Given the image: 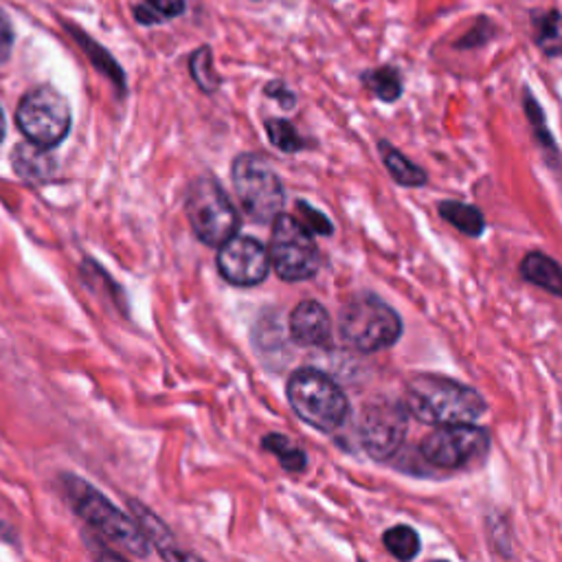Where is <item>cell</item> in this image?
Here are the masks:
<instances>
[{
    "mask_svg": "<svg viewBox=\"0 0 562 562\" xmlns=\"http://www.w3.org/2000/svg\"><path fill=\"white\" fill-rule=\"evenodd\" d=\"M405 405L418 422L431 426L475 422L488 411L486 398L477 389L437 373L413 376L407 385Z\"/></svg>",
    "mask_w": 562,
    "mask_h": 562,
    "instance_id": "6da1fadb",
    "label": "cell"
},
{
    "mask_svg": "<svg viewBox=\"0 0 562 562\" xmlns=\"http://www.w3.org/2000/svg\"><path fill=\"white\" fill-rule=\"evenodd\" d=\"M64 493H66V499L73 506L75 514L86 525L98 529L113 545L122 547L126 553L137 555V558H145L150 553L148 538L141 532L139 523H135L119 508H115L100 490H95L90 484H86L84 480H79L75 475H66Z\"/></svg>",
    "mask_w": 562,
    "mask_h": 562,
    "instance_id": "7a4b0ae2",
    "label": "cell"
},
{
    "mask_svg": "<svg viewBox=\"0 0 562 562\" xmlns=\"http://www.w3.org/2000/svg\"><path fill=\"white\" fill-rule=\"evenodd\" d=\"M339 330L347 347L362 354H376L400 341L403 319L381 297L360 293L341 308Z\"/></svg>",
    "mask_w": 562,
    "mask_h": 562,
    "instance_id": "3957f363",
    "label": "cell"
},
{
    "mask_svg": "<svg viewBox=\"0 0 562 562\" xmlns=\"http://www.w3.org/2000/svg\"><path fill=\"white\" fill-rule=\"evenodd\" d=\"M289 403L308 426L321 433H336L349 418V403L328 373L302 367L289 379Z\"/></svg>",
    "mask_w": 562,
    "mask_h": 562,
    "instance_id": "277c9868",
    "label": "cell"
},
{
    "mask_svg": "<svg viewBox=\"0 0 562 562\" xmlns=\"http://www.w3.org/2000/svg\"><path fill=\"white\" fill-rule=\"evenodd\" d=\"M231 178L242 209L257 222H272L286 205V192L272 165L259 154H240Z\"/></svg>",
    "mask_w": 562,
    "mask_h": 562,
    "instance_id": "5b68a950",
    "label": "cell"
},
{
    "mask_svg": "<svg viewBox=\"0 0 562 562\" xmlns=\"http://www.w3.org/2000/svg\"><path fill=\"white\" fill-rule=\"evenodd\" d=\"M184 212L196 238L207 246H222L240 229L238 209L222 190V184L212 176H203L192 182L184 199Z\"/></svg>",
    "mask_w": 562,
    "mask_h": 562,
    "instance_id": "8992f818",
    "label": "cell"
},
{
    "mask_svg": "<svg viewBox=\"0 0 562 562\" xmlns=\"http://www.w3.org/2000/svg\"><path fill=\"white\" fill-rule=\"evenodd\" d=\"M268 255L272 270L284 281H308L323 264L312 233L289 214H279L272 220Z\"/></svg>",
    "mask_w": 562,
    "mask_h": 562,
    "instance_id": "52a82bcc",
    "label": "cell"
},
{
    "mask_svg": "<svg viewBox=\"0 0 562 562\" xmlns=\"http://www.w3.org/2000/svg\"><path fill=\"white\" fill-rule=\"evenodd\" d=\"M490 452V433L473 422L437 426L420 444V455L439 471H463L482 463Z\"/></svg>",
    "mask_w": 562,
    "mask_h": 562,
    "instance_id": "ba28073f",
    "label": "cell"
},
{
    "mask_svg": "<svg viewBox=\"0 0 562 562\" xmlns=\"http://www.w3.org/2000/svg\"><path fill=\"white\" fill-rule=\"evenodd\" d=\"M16 124L27 141L51 150L60 145L71 130V106L53 86H38L21 100Z\"/></svg>",
    "mask_w": 562,
    "mask_h": 562,
    "instance_id": "9c48e42d",
    "label": "cell"
},
{
    "mask_svg": "<svg viewBox=\"0 0 562 562\" xmlns=\"http://www.w3.org/2000/svg\"><path fill=\"white\" fill-rule=\"evenodd\" d=\"M409 409L400 400L392 398H373L360 411L358 437L365 452L376 459L387 461L394 457L409 431Z\"/></svg>",
    "mask_w": 562,
    "mask_h": 562,
    "instance_id": "30bf717a",
    "label": "cell"
},
{
    "mask_svg": "<svg viewBox=\"0 0 562 562\" xmlns=\"http://www.w3.org/2000/svg\"><path fill=\"white\" fill-rule=\"evenodd\" d=\"M218 270L231 286H259L270 272V255L259 240L235 233L218 251Z\"/></svg>",
    "mask_w": 562,
    "mask_h": 562,
    "instance_id": "8fae6325",
    "label": "cell"
},
{
    "mask_svg": "<svg viewBox=\"0 0 562 562\" xmlns=\"http://www.w3.org/2000/svg\"><path fill=\"white\" fill-rule=\"evenodd\" d=\"M289 332L302 347H325L332 343V317L319 302L304 299L291 312Z\"/></svg>",
    "mask_w": 562,
    "mask_h": 562,
    "instance_id": "7c38bea8",
    "label": "cell"
},
{
    "mask_svg": "<svg viewBox=\"0 0 562 562\" xmlns=\"http://www.w3.org/2000/svg\"><path fill=\"white\" fill-rule=\"evenodd\" d=\"M532 40L534 47L545 58H562V12L551 10H529Z\"/></svg>",
    "mask_w": 562,
    "mask_h": 562,
    "instance_id": "4fadbf2b",
    "label": "cell"
},
{
    "mask_svg": "<svg viewBox=\"0 0 562 562\" xmlns=\"http://www.w3.org/2000/svg\"><path fill=\"white\" fill-rule=\"evenodd\" d=\"M521 277L549 295L562 299V266L545 253H527L521 261Z\"/></svg>",
    "mask_w": 562,
    "mask_h": 562,
    "instance_id": "5bb4252c",
    "label": "cell"
},
{
    "mask_svg": "<svg viewBox=\"0 0 562 562\" xmlns=\"http://www.w3.org/2000/svg\"><path fill=\"white\" fill-rule=\"evenodd\" d=\"M360 84L371 92L373 98L385 102V104H396L403 92H405V79L400 68L385 64L376 68H367L360 73Z\"/></svg>",
    "mask_w": 562,
    "mask_h": 562,
    "instance_id": "9a60e30c",
    "label": "cell"
},
{
    "mask_svg": "<svg viewBox=\"0 0 562 562\" xmlns=\"http://www.w3.org/2000/svg\"><path fill=\"white\" fill-rule=\"evenodd\" d=\"M14 169L27 178V180H47L55 171V161L49 154V148H42L38 143H21L14 154Z\"/></svg>",
    "mask_w": 562,
    "mask_h": 562,
    "instance_id": "2e32d148",
    "label": "cell"
},
{
    "mask_svg": "<svg viewBox=\"0 0 562 562\" xmlns=\"http://www.w3.org/2000/svg\"><path fill=\"white\" fill-rule=\"evenodd\" d=\"M379 154H381V158H383L387 171L392 174V178H394L398 184H403V187H422V184H426V180H429L426 171H424L420 165L411 163V161H409L400 150H396L387 139H381V141H379Z\"/></svg>",
    "mask_w": 562,
    "mask_h": 562,
    "instance_id": "e0dca14e",
    "label": "cell"
},
{
    "mask_svg": "<svg viewBox=\"0 0 562 562\" xmlns=\"http://www.w3.org/2000/svg\"><path fill=\"white\" fill-rule=\"evenodd\" d=\"M68 34H73V38L77 40V44L84 49V53L90 58L92 66H95L102 75H106L119 90H126V75L122 71V66L115 62V58L100 47L90 36H86L84 31H79L75 25H66Z\"/></svg>",
    "mask_w": 562,
    "mask_h": 562,
    "instance_id": "ac0fdd59",
    "label": "cell"
},
{
    "mask_svg": "<svg viewBox=\"0 0 562 562\" xmlns=\"http://www.w3.org/2000/svg\"><path fill=\"white\" fill-rule=\"evenodd\" d=\"M261 448L268 450L270 455H274L286 473H293V475L306 473L308 452L299 444H295L291 437L281 435V433H268L261 439Z\"/></svg>",
    "mask_w": 562,
    "mask_h": 562,
    "instance_id": "d6986e66",
    "label": "cell"
},
{
    "mask_svg": "<svg viewBox=\"0 0 562 562\" xmlns=\"http://www.w3.org/2000/svg\"><path fill=\"white\" fill-rule=\"evenodd\" d=\"M439 216L452 225L457 231H461L468 238H482L486 231V218L484 214L473 207V205H465L459 201H442L439 203Z\"/></svg>",
    "mask_w": 562,
    "mask_h": 562,
    "instance_id": "ffe728a7",
    "label": "cell"
},
{
    "mask_svg": "<svg viewBox=\"0 0 562 562\" xmlns=\"http://www.w3.org/2000/svg\"><path fill=\"white\" fill-rule=\"evenodd\" d=\"M132 506H135V516H137V521H139L141 532L145 534L148 542L152 540V542L158 547V551H161L163 558H169V560L190 558L187 553H182V551L176 549V545H174V540H171L167 527H165L154 514H150V512H148L143 506H139V503H132Z\"/></svg>",
    "mask_w": 562,
    "mask_h": 562,
    "instance_id": "44dd1931",
    "label": "cell"
},
{
    "mask_svg": "<svg viewBox=\"0 0 562 562\" xmlns=\"http://www.w3.org/2000/svg\"><path fill=\"white\" fill-rule=\"evenodd\" d=\"M523 108H525V115L529 119V126H532V132H534V139L536 143L547 152V156L551 158L553 156V163L560 161V152L555 148V141L549 132V126H547V117H545V111L542 106L538 104V100L532 95V90L525 86L523 88Z\"/></svg>",
    "mask_w": 562,
    "mask_h": 562,
    "instance_id": "7402d4cb",
    "label": "cell"
},
{
    "mask_svg": "<svg viewBox=\"0 0 562 562\" xmlns=\"http://www.w3.org/2000/svg\"><path fill=\"white\" fill-rule=\"evenodd\" d=\"M264 128H266L270 143L281 152L297 154L308 148V139H304L302 132L297 130V126L291 124L289 119H266Z\"/></svg>",
    "mask_w": 562,
    "mask_h": 562,
    "instance_id": "603a6c76",
    "label": "cell"
},
{
    "mask_svg": "<svg viewBox=\"0 0 562 562\" xmlns=\"http://www.w3.org/2000/svg\"><path fill=\"white\" fill-rule=\"evenodd\" d=\"M383 542H385L387 551L394 558L403 560V562L413 560L420 553V549H422L420 534L413 527H409V525H396V527L387 529L383 534Z\"/></svg>",
    "mask_w": 562,
    "mask_h": 562,
    "instance_id": "cb8c5ba5",
    "label": "cell"
},
{
    "mask_svg": "<svg viewBox=\"0 0 562 562\" xmlns=\"http://www.w3.org/2000/svg\"><path fill=\"white\" fill-rule=\"evenodd\" d=\"M190 73L199 84V88L207 92V95H214L222 84V77L216 73V66H214V51L209 47H201L192 53Z\"/></svg>",
    "mask_w": 562,
    "mask_h": 562,
    "instance_id": "d4e9b609",
    "label": "cell"
},
{
    "mask_svg": "<svg viewBox=\"0 0 562 562\" xmlns=\"http://www.w3.org/2000/svg\"><path fill=\"white\" fill-rule=\"evenodd\" d=\"M497 36H499L497 23L490 16H477L475 27H471V31H465L461 38H457L452 49H457V51L482 49V47L490 44Z\"/></svg>",
    "mask_w": 562,
    "mask_h": 562,
    "instance_id": "484cf974",
    "label": "cell"
},
{
    "mask_svg": "<svg viewBox=\"0 0 562 562\" xmlns=\"http://www.w3.org/2000/svg\"><path fill=\"white\" fill-rule=\"evenodd\" d=\"M253 345L261 354V358L281 352V328L277 317L264 315L259 323L253 328Z\"/></svg>",
    "mask_w": 562,
    "mask_h": 562,
    "instance_id": "4316f807",
    "label": "cell"
},
{
    "mask_svg": "<svg viewBox=\"0 0 562 562\" xmlns=\"http://www.w3.org/2000/svg\"><path fill=\"white\" fill-rule=\"evenodd\" d=\"M297 209H299V222L310 231V233H317V235H332L334 233V225L332 220L317 212L312 205H308L306 201H297Z\"/></svg>",
    "mask_w": 562,
    "mask_h": 562,
    "instance_id": "83f0119b",
    "label": "cell"
},
{
    "mask_svg": "<svg viewBox=\"0 0 562 562\" xmlns=\"http://www.w3.org/2000/svg\"><path fill=\"white\" fill-rule=\"evenodd\" d=\"M264 95L268 100H274L281 111H295L297 106V95L295 90L284 81V79H272L264 86Z\"/></svg>",
    "mask_w": 562,
    "mask_h": 562,
    "instance_id": "f1b7e54d",
    "label": "cell"
},
{
    "mask_svg": "<svg viewBox=\"0 0 562 562\" xmlns=\"http://www.w3.org/2000/svg\"><path fill=\"white\" fill-rule=\"evenodd\" d=\"M143 5H148L163 23L182 16L187 10L184 0H143Z\"/></svg>",
    "mask_w": 562,
    "mask_h": 562,
    "instance_id": "f546056e",
    "label": "cell"
},
{
    "mask_svg": "<svg viewBox=\"0 0 562 562\" xmlns=\"http://www.w3.org/2000/svg\"><path fill=\"white\" fill-rule=\"evenodd\" d=\"M14 40H16V36H14L12 21L3 10H0V64L10 60L12 49H14Z\"/></svg>",
    "mask_w": 562,
    "mask_h": 562,
    "instance_id": "4dcf8cb0",
    "label": "cell"
},
{
    "mask_svg": "<svg viewBox=\"0 0 562 562\" xmlns=\"http://www.w3.org/2000/svg\"><path fill=\"white\" fill-rule=\"evenodd\" d=\"M3 137H5V113L0 108V141H3Z\"/></svg>",
    "mask_w": 562,
    "mask_h": 562,
    "instance_id": "1f68e13d",
    "label": "cell"
}]
</instances>
